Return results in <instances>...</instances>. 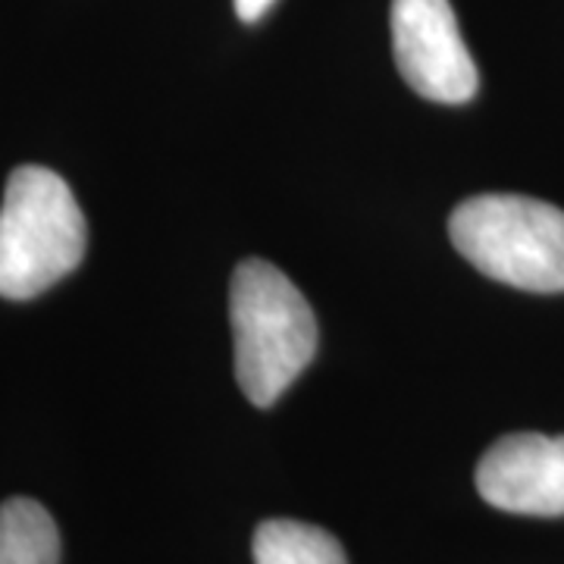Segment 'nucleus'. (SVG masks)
<instances>
[{
    "mask_svg": "<svg viewBox=\"0 0 564 564\" xmlns=\"http://www.w3.org/2000/svg\"><path fill=\"white\" fill-rule=\"evenodd\" d=\"M0 564H61V533L35 499L0 505Z\"/></svg>",
    "mask_w": 564,
    "mask_h": 564,
    "instance_id": "423d86ee",
    "label": "nucleus"
},
{
    "mask_svg": "<svg viewBox=\"0 0 564 564\" xmlns=\"http://www.w3.org/2000/svg\"><path fill=\"white\" fill-rule=\"evenodd\" d=\"M477 492L508 514L562 518L564 436H502L477 464Z\"/></svg>",
    "mask_w": 564,
    "mask_h": 564,
    "instance_id": "39448f33",
    "label": "nucleus"
},
{
    "mask_svg": "<svg viewBox=\"0 0 564 564\" xmlns=\"http://www.w3.org/2000/svg\"><path fill=\"white\" fill-rule=\"evenodd\" d=\"M392 51L402 79L426 101L467 104L477 66L448 0H392Z\"/></svg>",
    "mask_w": 564,
    "mask_h": 564,
    "instance_id": "20e7f679",
    "label": "nucleus"
},
{
    "mask_svg": "<svg viewBox=\"0 0 564 564\" xmlns=\"http://www.w3.org/2000/svg\"><path fill=\"white\" fill-rule=\"evenodd\" d=\"M254 564H348L333 533L302 521H263L251 540Z\"/></svg>",
    "mask_w": 564,
    "mask_h": 564,
    "instance_id": "0eeeda50",
    "label": "nucleus"
},
{
    "mask_svg": "<svg viewBox=\"0 0 564 564\" xmlns=\"http://www.w3.org/2000/svg\"><path fill=\"white\" fill-rule=\"evenodd\" d=\"M236 3V13L242 22H258L273 7V0H232Z\"/></svg>",
    "mask_w": 564,
    "mask_h": 564,
    "instance_id": "6e6552de",
    "label": "nucleus"
},
{
    "mask_svg": "<svg viewBox=\"0 0 564 564\" xmlns=\"http://www.w3.org/2000/svg\"><path fill=\"white\" fill-rule=\"evenodd\" d=\"M448 239L489 280L564 292V210L524 195H477L448 217Z\"/></svg>",
    "mask_w": 564,
    "mask_h": 564,
    "instance_id": "7ed1b4c3",
    "label": "nucleus"
},
{
    "mask_svg": "<svg viewBox=\"0 0 564 564\" xmlns=\"http://www.w3.org/2000/svg\"><path fill=\"white\" fill-rule=\"evenodd\" d=\"M236 377L245 399L270 408L317 355V317L280 267L248 258L229 285Z\"/></svg>",
    "mask_w": 564,
    "mask_h": 564,
    "instance_id": "f257e3e1",
    "label": "nucleus"
},
{
    "mask_svg": "<svg viewBox=\"0 0 564 564\" xmlns=\"http://www.w3.org/2000/svg\"><path fill=\"white\" fill-rule=\"evenodd\" d=\"M85 245L88 226L69 185L47 166H17L0 204V299H39L79 267Z\"/></svg>",
    "mask_w": 564,
    "mask_h": 564,
    "instance_id": "f03ea898",
    "label": "nucleus"
}]
</instances>
